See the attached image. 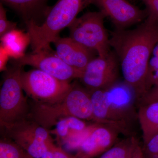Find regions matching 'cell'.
Returning <instances> with one entry per match:
<instances>
[{"label": "cell", "mask_w": 158, "mask_h": 158, "mask_svg": "<svg viewBox=\"0 0 158 158\" xmlns=\"http://www.w3.org/2000/svg\"><path fill=\"white\" fill-rule=\"evenodd\" d=\"M158 41V23L147 17L132 30H117L110 38L119 62L124 81L135 90L138 105L147 92L148 63Z\"/></svg>", "instance_id": "obj_1"}, {"label": "cell", "mask_w": 158, "mask_h": 158, "mask_svg": "<svg viewBox=\"0 0 158 158\" xmlns=\"http://www.w3.org/2000/svg\"><path fill=\"white\" fill-rule=\"evenodd\" d=\"M94 114L97 123L106 124L128 133V124L137 117L138 99L125 81H117L107 88L90 91Z\"/></svg>", "instance_id": "obj_2"}, {"label": "cell", "mask_w": 158, "mask_h": 158, "mask_svg": "<svg viewBox=\"0 0 158 158\" xmlns=\"http://www.w3.org/2000/svg\"><path fill=\"white\" fill-rule=\"evenodd\" d=\"M90 0H58L46 15L44 22L37 24L33 21L25 23L33 53L48 50L59 33L69 27L79 13L90 4Z\"/></svg>", "instance_id": "obj_3"}, {"label": "cell", "mask_w": 158, "mask_h": 158, "mask_svg": "<svg viewBox=\"0 0 158 158\" xmlns=\"http://www.w3.org/2000/svg\"><path fill=\"white\" fill-rule=\"evenodd\" d=\"M30 115L31 119L47 130L62 118L71 116L97 123L90 91L76 84L72 85L61 101L53 104L35 103Z\"/></svg>", "instance_id": "obj_4"}, {"label": "cell", "mask_w": 158, "mask_h": 158, "mask_svg": "<svg viewBox=\"0 0 158 158\" xmlns=\"http://www.w3.org/2000/svg\"><path fill=\"white\" fill-rule=\"evenodd\" d=\"M6 71L0 90V125L1 128L27 119L30 110L21 82L23 66L15 65Z\"/></svg>", "instance_id": "obj_5"}, {"label": "cell", "mask_w": 158, "mask_h": 158, "mask_svg": "<svg viewBox=\"0 0 158 158\" xmlns=\"http://www.w3.org/2000/svg\"><path fill=\"white\" fill-rule=\"evenodd\" d=\"M106 17L101 11H89L77 18L69 27V37L86 48L96 52L98 56L110 52V38L104 26Z\"/></svg>", "instance_id": "obj_6"}, {"label": "cell", "mask_w": 158, "mask_h": 158, "mask_svg": "<svg viewBox=\"0 0 158 158\" xmlns=\"http://www.w3.org/2000/svg\"><path fill=\"white\" fill-rule=\"evenodd\" d=\"M20 79L24 91L37 103L53 104L61 101L72 85L37 69L27 72L22 70Z\"/></svg>", "instance_id": "obj_7"}, {"label": "cell", "mask_w": 158, "mask_h": 158, "mask_svg": "<svg viewBox=\"0 0 158 158\" xmlns=\"http://www.w3.org/2000/svg\"><path fill=\"white\" fill-rule=\"evenodd\" d=\"M2 130L6 138L13 140L33 158H41L54 144L49 131L32 119L27 118Z\"/></svg>", "instance_id": "obj_8"}, {"label": "cell", "mask_w": 158, "mask_h": 158, "mask_svg": "<svg viewBox=\"0 0 158 158\" xmlns=\"http://www.w3.org/2000/svg\"><path fill=\"white\" fill-rule=\"evenodd\" d=\"M118 61L116 54L111 52L106 56L93 58L80 79L89 91L107 88L118 81Z\"/></svg>", "instance_id": "obj_9"}, {"label": "cell", "mask_w": 158, "mask_h": 158, "mask_svg": "<svg viewBox=\"0 0 158 158\" xmlns=\"http://www.w3.org/2000/svg\"><path fill=\"white\" fill-rule=\"evenodd\" d=\"M48 50L27 54L13 59V64L31 65L64 81L80 79L82 72L65 63L58 56L48 53Z\"/></svg>", "instance_id": "obj_10"}, {"label": "cell", "mask_w": 158, "mask_h": 158, "mask_svg": "<svg viewBox=\"0 0 158 158\" xmlns=\"http://www.w3.org/2000/svg\"><path fill=\"white\" fill-rule=\"evenodd\" d=\"M90 4L97 6L117 30H124L140 22L148 15L146 11L139 9L127 0H90Z\"/></svg>", "instance_id": "obj_11"}, {"label": "cell", "mask_w": 158, "mask_h": 158, "mask_svg": "<svg viewBox=\"0 0 158 158\" xmlns=\"http://www.w3.org/2000/svg\"><path fill=\"white\" fill-rule=\"evenodd\" d=\"M121 133L109 125L95 123L83 141L76 154L77 158H95L110 149L118 141Z\"/></svg>", "instance_id": "obj_12"}, {"label": "cell", "mask_w": 158, "mask_h": 158, "mask_svg": "<svg viewBox=\"0 0 158 158\" xmlns=\"http://www.w3.org/2000/svg\"><path fill=\"white\" fill-rule=\"evenodd\" d=\"M53 43L57 56L71 67L82 72L94 58V51L81 45L69 37L62 38L58 36Z\"/></svg>", "instance_id": "obj_13"}, {"label": "cell", "mask_w": 158, "mask_h": 158, "mask_svg": "<svg viewBox=\"0 0 158 158\" xmlns=\"http://www.w3.org/2000/svg\"><path fill=\"white\" fill-rule=\"evenodd\" d=\"M90 128L84 120L71 116L59 120L49 132L60 141L78 148L88 135Z\"/></svg>", "instance_id": "obj_14"}, {"label": "cell", "mask_w": 158, "mask_h": 158, "mask_svg": "<svg viewBox=\"0 0 158 158\" xmlns=\"http://www.w3.org/2000/svg\"><path fill=\"white\" fill-rule=\"evenodd\" d=\"M48 0H1V2L15 11L25 23L45 18L51 7L47 6Z\"/></svg>", "instance_id": "obj_15"}, {"label": "cell", "mask_w": 158, "mask_h": 158, "mask_svg": "<svg viewBox=\"0 0 158 158\" xmlns=\"http://www.w3.org/2000/svg\"><path fill=\"white\" fill-rule=\"evenodd\" d=\"M138 118L144 143L158 132V102L138 107Z\"/></svg>", "instance_id": "obj_16"}, {"label": "cell", "mask_w": 158, "mask_h": 158, "mask_svg": "<svg viewBox=\"0 0 158 158\" xmlns=\"http://www.w3.org/2000/svg\"><path fill=\"white\" fill-rule=\"evenodd\" d=\"M141 147L138 139L135 136L130 135L117 141L97 158H135Z\"/></svg>", "instance_id": "obj_17"}, {"label": "cell", "mask_w": 158, "mask_h": 158, "mask_svg": "<svg viewBox=\"0 0 158 158\" xmlns=\"http://www.w3.org/2000/svg\"><path fill=\"white\" fill-rule=\"evenodd\" d=\"M27 153L15 141L9 138L0 141V158H27Z\"/></svg>", "instance_id": "obj_18"}, {"label": "cell", "mask_w": 158, "mask_h": 158, "mask_svg": "<svg viewBox=\"0 0 158 158\" xmlns=\"http://www.w3.org/2000/svg\"><path fill=\"white\" fill-rule=\"evenodd\" d=\"M16 23L11 22L7 19L6 10L2 2L0 3V37L4 36L13 31L16 27Z\"/></svg>", "instance_id": "obj_19"}, {"label": "cell", "mask_w": 158, "mask_h": 158, "mask_svg": "<svg viewBox=\"0 0 158 158\" xmlns=\"http://www.w3.org/2000/svg\"><path fill=\"white\" fill-rule=\"evenodd\" d=\"M142 152L145 158H155L158 155V132L143 143Z\"/></svg>", "instance_id": "obj_20"}, {"label": "cell", "mask_w": 158, "mask_h": 158, "mask_svg": "<svg viewBox=\"0 0 158 158\" xmlns=\"http://www.w3.org/2000/svg\"><path fill=\"white\" fill-rule=\"evenodd\" d=\"M146 7L147 17L158 23V0H143Z\"/></svg>", "instance_id": "obj_21"}, {"label": "cell", "mask_w": 158, "mask_h": 158, "mask_svg": "<svg viewBox=\"0 0 158 158\" xmlns=\"http://www.w3.org/2000/svg\"><path fill=\"white\" fill-rule=\"evenodd\" d=\"M158 102V86L152 87L145 94L138 104V106Z\"/></svg>", "instance_id": "obj_22"}, {"label": "cell", "mask_w": 158, "mask_h": 158, "mask_svg": "<svg viewBox=\"0 0 158 158\" xmlns=\"http://www.w3.org/2000/svg\"><path fill=\"white\" fill-rule=\"evenodd\" d=\"M51 149L52 153V158H77L76 155L69 154L62 148L56 146L54 144L52 145Z\"/></svg>", "instance_id": "obj_23"}, {"label": "cell", "mask_w": 158, "mask_h": 158, "mask_svg": "<svg viewBox=\"0 0 158 158\" xmlns=\"http://www.w3.org/2000/svg\"><path fill=\"white\" fill-rule=\"evenodd\" d=\"M53 144H52V146L50 147V148H49L48 150L40 158H52V153L51 147H52V145ZM27 158H32V157H31V156H29V155L28 154L27 156Z\"/></svg>", "instance_id": "obj_24"}, {"label": "cell", "mask_w": 158, "mask_h": 158, "mask_svg": "<svg viewBox=\"0 0 158 158\" xmlns=\"http://www.w3.org/2000/svg\"><path fill=\"white\" fill-rule=\"evenodd\" d=\"M135 158H145L142 152V148L138 150Z\"/></svg>", "instance_id": "obj_25"}, {"label": "cell", "mask_w": 158, "mask_h": 158, "mask_svg": "<svg viewBox=\"0 0 158 158\" xmlns=\"http://www.w3.org/2000/svg\"><path fill=\"white\" fill-rule=\"evenodd\" d=\"M155 158H158V155L157 156H156V157Z\"/></svg>", "instance_id": "obj_26"}]
</instances>
